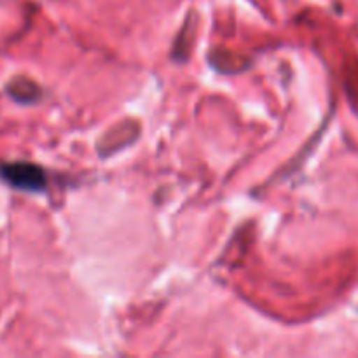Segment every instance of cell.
Listing matches in <instances>:
<instances>
[{"mask_svg":"<svg viewBox=\"0 0 358 358\" xmlns=\"http://www.w3.org/2000/svg\"><path fill=\"white\" fill-rule=\"evenodd\" d=\"M0 177L13 187L27 189V191H38V189H44L45 185L44 171L30 163L2 164Z\"/></svg>","mask_w":358,"mask_h":358,"instance_id":"cell-1","label":"cell"}]
</instances>
